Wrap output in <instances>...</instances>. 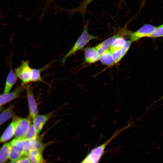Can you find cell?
I'll list each match as a JSON object with an SVG mask.
<instances>
[{
    "mask_svg": "<svg viewBox=\"0 0 163 163\" xmlns=\"http://www.w3.org/2000/svg\"><path fill=\"white\" fill-rule=\"evenodd\" d=\"M131 126V123H129L122 128L115 131L106 141L92 149L84 160L91 163H98L106 147L109 143L122 132L130 127Z\"/></svg>",
    "mask_w": 163,
    "mask_h": 163,
    "instance_id": "1",
    "label": "cell"
},
{
    "mask_svg": "<svg viewBox=\"0 0 163 163\" xmlns=\"http://www.w3.org/2000/svg\"><path fill=\"white\" fill-rule=\"evenodd\" d=\"M88 22L85 24L82 33L80 36L73 46L62 58V63H64L67 58L77 51L82 49L89 42L92 40L97 39V36L90 34L88 32Z\"/></svg>",
    "mask_w": 163,
    "mask_h": 163,
    "instance_id": "2",
    "label": "cell"
},
{
    "mask_svg": "<svg viewBox=\"0 0 163 163\" xmlns=\"http://www.w3.org/2000/svg\"><path fill=\"white\" fill-rule=\"evenodd\" d=\"M32 72V68L28 60L23 61L21 65L15 69L16 76L21 80V85L24 86L31 82Z\"/></svg>",
    "mask_w": 163,
    "mask_h": 163,
    "instance_id": "3",
    "label": "cell"
},
{
    "mask_svg": "<svg viewBox=\"0 0 163 163\" xmlns=\"http://www.w3.org/2000/svg\"><path fill=\"white\" fill-rule=\"evenodd\" d=\"M25 139L14 138L11 142L9 158L11 161L18 160L24 157L23 150Z\"/></svg>",
    "mask_w": 163,
    "mask_h": 163,
    "instance_id": "4",
    "label": "cell"
},
{
    "mask_svg": "<svg viewBox=\"0 0 163 163\" xmlns=\"http://www.w3.org/2000/svg\"><path fill=\"white\" fill-rule=\"evenodd\" d=\"M31 119L29 115L25 118L19 117L16 127L15 138L25 139L27 131L31 123Z\"/></svg>",
    "mask_w": 163,
    "mask_h": 163,
    "instance_id": "5",
    "label": "cell"
},
{
    "mask_svg": "<svg viewBox=\"0 0 163 163\" xmlns=\"http://www.w3.org/2000/svg\"><path fill=\"white\" fill-rule=\"evenodd\" d=\"M29 112V116L33 120L38 115L37 105L33 94L32 87L30 85L25 86Z\"/></svg>",
    "mask_w": 163,
    "mask_h": 163,
    "instance_id": "6",
    "label": "cell"
},
{
    "mask_svg": "<svg viewBox=\"0 0 163 163\" xmlns=\"http://www.w3.org/2000/svg\"><path fill=\"white\" fill-rule=\"evenodd\" d=\"M157 27L149 24H145L131 34L130 40L131 42H134L144 37H148Z\"/></svg>",
    "mask_w": 163,
    "mask_h": 163,
    "instance_id": "7",
    "label": "cell"
},
{
    "mask_svg": "<svg viewBox=\"0 0 163 163\" xmlns=\"http://www.w3.org/2000/svg\"><path fill=\"white\" fill-rule=\"evenodd\" d=\"M25 89V86L21 85L12 92L0 95V106L19 97Z\"/></svg>",
    "mask_w": 163,
    "mask_h": 163,
    "instance_id": "8",
    "label": "cell"
},
{
    "mask_svg": "<svg viewBox=\"0 0 163 163\" xmlns=\"http://www.w3.org/2000/svg\"><path fill=\"white\" fill-rule=\"evenodd\" d=\"M19 117L15 116L0 137V143L6 142L14 136L16 125Z\"/></svg>",
    "mask_w": 163,
    "mask_h": 163,
    "instance_id": "9",
    "label": "cell"
},
{
    "mask_svg": "<svg viewBox=\"0 0 163 163\" xmlns=\"http://www.w3.org/2000/svg\"><path fill=\"white\" fill-rule=\"evenodd\" d=\"M53 112V111L44 114L38 115L33 120V125L38 135Z\"/></svg>",
    "mask_w": 163,
    "mask_h": 163,
    "instance_id": "10",
    "label": "cell"
},
{
    "mask_svg": "<svg viewBox=\"0 0 163 163\" xmlns=\"http://www.w3.org/2000/svg\"><path fill=\"white\" fill-rule=\"evenodd\" d=\"M100 55L95 46L87 47L85 50V59L88 63H92L96 62L99 60Z\"/></svg>",
    "mask_w": 163,
    "mask_h": 163,
    "instance_id": "11",
    "label": "cell"
},
{
    "mask_svg": "<svg viewBox=\"0 0 163 163\" xmlns=\"http://www.w3.org/2000/svg\"><path fill=\"white\" fill-rule=\"evenodd\" d=\"M124 31L110 37L95 46L100 55L105 50L109 48L115 39L118 37L122 35Z\"/></svg>",
    "mask_w": 163,
    "mask_h": 163,
    "instance_id": "12",
    "label": "cell"
},
{
    "mask_svg": "<svg viewBox=\"0 0 163 163\" xmlns=\"http://www.w3.org/2000/svg\"><path fill=\"white\" fill-rule=\"evenodd\" d=\"M17 79V77L11 67L6 78L4 93L10 92L12 87L16 82Z\"/></svg>",
    "mask_w": 163,
    "mask_h": 163,
    "instance_id": "13",
    "label": "cell"
},
{
    "mask_svg": "<svg viewBox=\"0 0 163 163\" xmlns=\"http://www.w3.org/2000/svg\"><path fill=\"white\" fill-rule=\"evenodd\" d=\"M42 153L38 150L33 149L30 152L27 157L31 163H46Z\"/></svg>",
    "mask_w": 163,
    "mask_h": 163,
    "instance_id": "14",
    "label": "cell"
},
{
    "mask_svg": "<svg viewBox=\"0 0 163 163\" xmlns=\"http://www.w3.org/2000/svg\"><path fill=\"white\" fill-rule=\"evenodd\" d=\"M99 60L102 64L108 66H112L114 63L110 49L105 50L100 55Z\"/></svg>",
    "mask_w": 163,
    "mask_h": 163,
    "instance_id": "15",
    "label": "cell"
},
{
    "mask_svg": "<svg viewBox=\"0 0 163 163\" xmlns=\"http://www.w3.org/2000/svg\"><path fill=\"white\" fill-rule=\"evenodd\" d=\"M52 63V62L49 63L40 69L32 68L31 82L43 81L41 76V73L49 68Z\"/></svg>",
    "mask_w": 163,
    "mask_h": 163,
    "instance_id": "16",
    "label": "cell"
},
{
    "mask_svg": "<svg viewBox=\"0 0 163 163\" xmlns=\"http://www.w3.org/2000/svg\"><path fill=\"white\" fill-rule=\"evenodd\" d=\"M11 142L4 144L0 149V163H5L9 158Z\"/></svg>",
    "mask_w": 163,
    "mask_h": 163,
    "instance_id": "17",
    "label": "cell"
},
{
    "mask_svg": "<svg viewBox=\"0 0 163 163\" xmlns=\"http://www.w3.org/2000/svg\"><path fill=\"white\" fill-rule=\"evenodd\" d=\"M14 107V104L11 105L0 114V126L13 116Z\"/></svg>",
    "mask_w": 163,
    "mask_h": 163,
    "instance_id": "18",
    "label": "cell"
},
{
    "mask_svg": "<svg viewBox=\"0 0 163 163\" xmlns=\"http://www.w3.org/2000/svg\"><path fill=\"white\" fill-rule=\"evenodd\" d=\"M94 0H83L78 7L72 10H67V11L71 14L75 12H79L84 17L87 6L90 3Z\"/></svg>",
    "mask_w": 163,
    "mask_h": 163,
    "instance_id": "19",
    "label": "cell"
},
{
    "mask_svg": "<svg viewBox=\"0 0 163 163\" xmlns=\"http://www.w3.org/2000/svg\"><path fill=\"white\" fill-rule=\"evenodd\" d=\"M125 42L126 40L122 36V35H120L115 39L109 48V49L111 50L121 48Z\"/></svg>",
    "mask_w": 163,
    "mask_h": 163,
    "instance_id": "20",
    "label": "cell"
},
{
    "mask_svg": "<svg viewBox=\"0 0 163 163\" xmlns=\"http://www.w3.org/2000/svg\"><path fill=\"white\" fill-rule=\"evenodd\" d=\"M34 140L25 139L23 150V155L27 157L31 150L34 149Z\"/></svg>",
    "mask_w": 163,
    "mask_h": 163,
    "instance_id": "21",
    "label": "cell"
},
{
    "mask_svg": "<svg viewBox=\"0 0 163 163\" xmlns=\"http://www.w3.org/2000/svg\"><path fill=\"white\" fill-rule=\"evenodd\" d=\"M38 135L32 123H31L26 134L25 139H35L37 138Z\"/></svg>",
    "mask_w": 163,
    "mask_h": 163,
    "instance_id": "22",
    "label": "cell"
},
{
    "mask_svg": "<svg viewBox=\"0 0 163 163\" xmlns=\"http://www.w3.org/2000/svg\"><path fill=\"white\" fill-rule=\"evenodd\" d=\"M34 149H36L42 153L44 149L45 145L41 139L40 136L34 140L33 141Z\"/></svg>",
    "mask_w": 163,
    "mask_h": 163,
    "instance_id": "23",
    "label": "cell"
},
{
    "mask_svg": "<svg viewBox=\"0 0 163 163\" xmlns=\"http://www.w3.org/2000/svg\"><path fill=\"white\" fill-rule=\"evenodd\" d=\"M121 49H116L110 50L114 63H117L122 59L121 54Z\"/></svg>",
    "mask_w": 163,
    "mask_h": 163,
    "instance_id": "24",
    "label": "cell"
},
{
    "mask_svg": "<svg viewBox=\"0 0 163 163\" xmlns=\"http://www.w3.org/2000/svg\"><path fill=\"white\" fill-rule=\"evenodd\" d=\"M163 37V25L162 24L157 27L155 30L148 37L155 38Z\"/></svg>",
    "mask_w": 163,
    "mask_h": 163,
    "instance_id": "25",
    "label": "cell"
},
{
    "mask_svg": "<svg viewBox=\"0 0 163 163\" xmlns=\"http://www.w3.org/2000/svg\"><path fill=\"white\" fill-rule=\"evenodd\" d=\"M130 40L126 41V42L121 49V57L122 58L126 54L131 44Z\"/></svg>",
    "mask_w": 163,
    "mask_h": 163,
    "instance_id": "26",
    "label": "cell"
},
{
    "mask_svg": "<svg viewBox=\"0 0 163 163\" xmlns=\"http://www.w3.org/2000/svg\"><path fill=\"white\" fill-rule=\"evenodd\" d=\"M9 163H31V162L28 157H23L18 160L11 161Z\"/></svg>",
    "mask_w": 163,
    "mask_h": 163,
    "instance_id": "27",
    "label": "cell"
},
{
    "mask_svg": "<svg viewBox=\"0 0 163 163\" xmlns=\"http://www.w3.org/2000/svg\"><path fill=\"white\" fill-rule=\"evenodd\" d=\"M81 163H91L85 161L83 160V161H82V162Z\"/></svg>",
    "mask_w": 163,
    "mask_h": 163,
    "instance_id": "28",
    "label": "cell"
},
{
    "mask_svg": "<svg viewBox=\"0 0 163 163\" xmlns=\"http://www.w3.org/2000/svg\"><path fill=\"white\" fill-rule=\"evenodd\" d=\"M162 99H163V96H162L157 101H159Z\"/></svg>",
    "mask_w": 163,
    "mask_h": 163,
    "instance_id": "29",
    "label": "cell"
},
{
    "mask_svg": "<svg viewBox=\"0 0 163 163\" xmlns=\"http://www.w3.org/2000/svg\"><path fill=\"white\" fill-rule=\"evenodd\" d=\"M3 108L2 106H0V112L3 110Z\"/></svg>",
    "mask_w": 163,
    "mask_h": 163,
    "instance_id": "30",
    "label": "cell"
},
{
    "mask_svg": "<svg viewBox=\"0 0 163 163\" xmlns=\"http://www.w3.org/2000/svg\"><path fill=\"white\" fill-rule=\"evenodd\" d=\"M48 1H52V0H48Z\"/></svg>",
    "mask_w": 163,
    "mask_h": 163,
    "instance_id": "31",
    "label": "cell"
},
{
    "mask_svg": "<svg viewBox=\"0 0 163 163\" xmlns=\"http://www.w3.org/2000/svg\"><path fill=\"white\" fill-rule=\"evenodd\" d=\"M162 25H163V24H162Z\"/></svg>",
    "mask_w": 163,
    "mask_h": 163,
    "instance_id": "32",
    "label": "cell"
}]
</instances>
